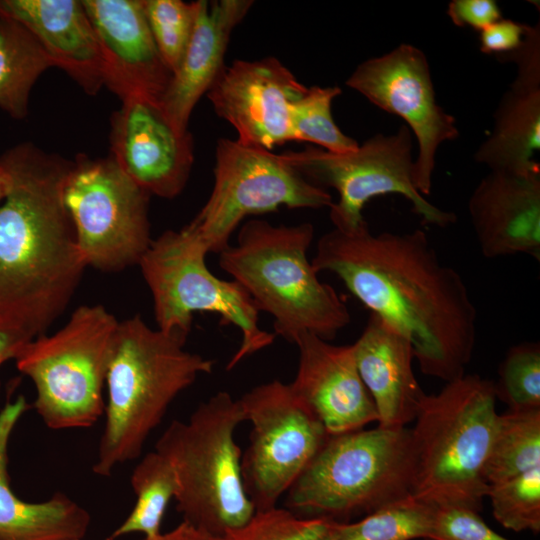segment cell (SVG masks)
<instances>
[{
  "instance_id": "8992f818",
  "label": "cell",
  "mask_w": 540,
  "mask_h": 540,
  "mask_svg": "<svg viewBox=\"0 0 540 540\" xmlns=\"http://www.w3.org/2000/svg\"><path fill=\"white\" fill-rule=\"evenodd\" d=\"M414 477L410 428L329 435L286 492L285 505L300 517L345 522L412 497Z\"/></svg>"
},
{
  "instance_id": "9c48e42d",
  "label": "cell",
  "mask_w": 540,
  "mask_h": 540,
  "mask_svg": "<svg viewBox=\"0 0 540 540\" xmlns=\"http://www.w3.org/2000/svg\"><path fill=\"white\" fill-rule=\"evenodd\" d=\"M208 253L184 227L152 240L138 265L152 294L158 329L188 337L194 313L210 312L222 325L240 330L242 341L227 364L230 370L270 346L275 334L260 328L258 308L236 281L212 274L205 261Z\"/></svg>"
},
{
  "instance_id": "83f0119b",
  "label": "cell",
  "mask_w": 540,
  "mask_h": 540,
  "mask_svg": "<svg viewBox=\"0 0 540 540\" xmlns=\"http://www.w3.org/2000/svg\"><path fill=\"white\" fill-rule=\"evenodd\" d=\"M436 507L413 496L378 509L357 521L329 520L322 540H426Z\"/></svg>"
},
{
  "instance_id": "6da1fadb",
  "label": "cell",
  "mask_w": 540,
  "mask_h": 540,
  "mask_svg": "<svg viewBox=\"0 0 540 540\" xmlns=\"http://www.w3.org/2000/svg\"><path fill=\"white\" fill-rule=\"evenodd\" d=\"M311 263L406 337L423 374L446 383L465 374L477 310L462 276L441 261L424 231L372 233L366 221L351 231L333 228Z\"/></svg>"
},
{
  "instance_id": "52a82bcc",
  "label": "cell",
  "mask_w": 540,
  "mask_h": 540,
  "mask_svg": "<svg viewBox=\"0 0 540 540\" xmlns=\"http://www.w3.org/2000/svg\"><path fill=\"white\" fill-rule=\"evenodd\" d=\"M244 421L239 399L219 391L187 421H172L155 444L174 471V499L183 521L215 536L243 525L255 513L235 442L236 428Z\"/></svg>"
},
{
  "instance_id": "4316f807",
  "label": "cell",
  "mask_w": 540,
  "mask_h": 540,
  "mask_svg": "<svg viewBox=\"0 0 540 540\" xmlns=\"http://www.w3.org/2000/svg\"><path fill=\"white\" fill-rule=\"evenodd\" d=\"M540 466V409L498 415L485 477L488 485Z\"/></svg>"
},
{
  "instance_id": "f35d334b",
  "label": "cell",
  "mask_w": 540,
  "mask_h": 540,
  "mask_svg": "<svg viewBox=\"0 0 540 540\" xmlns=\"http://www.w3.org/2000/svg\"><path fill=\"white\" fill-rule=\"evenodd\" d=\"M9 184H10L9 174L6 168L4 167V165L2 164V162L0 161V204L8 192Z\"/></svg>"
},
{
  "instance_id": "f1b7e54d",
  "label": "cell",
  "mask_w": 540,
  "mask_h": 540,
  "mask_svg": "<svg viewBox=\"0 0 540 540\" xmlns=\"http://www.w3.org/2000/svg\"><path fill=\"white\" fill-rule=\"evenodd\" d=\"M340 94L338 86L306 87L290 104L293 141L310 142L332 153L356 150L358 142L344 134L332 117V102Z\"/></svg>"
},
{
  "instance_id": "d6a6232c",
  "label": "cell",
  "mask_w": 540,
  "mask_h": 540,
  "mask_svg": "<svg viewBox=\"0 0 540 540\" xmlns=\"http://www.w3.org/2000/svg\"><path fill=\"white\" fill-rule=\"evenodd\" d=\"M329 526L323 518L300 517L286 508L255 511L243 525L226 531L222 540H322Z\"/></svg>"
},
{
  "instance_id": "d4e9b609",
  "label": "cell",
  "mask_w": 540,
  "mask_h": 540,
  "mask_svg": "<svg viewBox=\"0 0 540 540\" xmlns=\"http://www.w3.org/2000/svg\"><path fill=\"white\" fill-rule=\"evenodd\" d=\"M53 64L20 23L0 17V109L14 119L28 114L31 90Z\"/></svg>"
},
{
  "instance_id": "74e56055",
  "label": "cell",
  "mask_w": 540,
  "mask_h": 540,
  "mask_svg": "<svg viewBox=\"0 0 540 540\" xmlns=\"http://www.w3.org/2000/svg\"><path fill=\"white\" fill-rule=\"evenodd\" d=\"M141 540H222V537L212 535L186 521H182L166 533H159L154 537H143Z\"/></svg>"
},
{
  "instance_id": "7402d4cb",
  "label": "cell",
  "mask_w": 540,
  "mask_h": 540,
  "mask_svg": "<svg viewBox=\"0 0 540 540\" xmlns=\"http://www.w3.org/2000/svg\"><path fill=\"white\" fill-rule=\"evenodd\" d=\"M253 3L199 0L192 36L160 102L166 117L179 132L189 131L192 111L225 67L224 56L231 34Z\"/></svg>"
},
{
  "instance_id": "2e32d148",
  "label": "cell",
  "mask_w": 540,
  "mask_h": 540,
  "mask_svg": "<svg viewBox=\"0 0 540 540\" xmlns=\"http://www.w3.org/2000/svg\"><path fill=\"white\" fill-rule=\"evenodd\" d=\"M121 102L111 117V157L150 195L178 196L194 162L190 131L179 132L158 102L143 98Z\"/></svg>"
},
{
  "instance_id": "ac0fdd59",
  "label": "cell",
  "mask_w": 540,
  "mask_h": 540,
  "mask_svg": "<svg viewBox=\"0 0 540 540\" xmlns=\"http://www.w3.org/2000/svg\"><path fill=\"white\" fill-rule=\"evenodd\" d=\"M513 62L517 74L494 113L493 128L474 154L490 171L519 175L540 172L533 157L540 150V25H528L522 46L498 56Z\"/></svg>"
},
{
  "instance_id": "f546056e",
  "label": "cell",
  "mask_w": 540,
  "mask_h": 540,
  "mask_svg": "<svg viewBox=\"0 0 540 540\" xmlns=\"http://www.w3.org/2000/svg\"><path fill=\"white\" fill-rule=\"evenodd\" d=\"M494 518L514 532L540 531V466L488 485Z\"/></svg>"
},
{
  "instance_id": "ab89813d",
  "label": "cell",
  "mask_w": 540,
  "mask_h": 540,
  "mask_svg": "<svg viewBox=\"0 0 540 540\" xmlns=\"http://www.w3.org/2000/svg\"><path fill=\"white\" fill-rule=\"evenodd\" d=\"M74 540H84V538H80V539H74Z\"/></svg>"
},
{
  "instance_id": "484cf974",
  "label": "cell",
  "mask_w": 540,
  "mask_h": 540,
  "mask_svg": "<svg viewBox=\"0 0 540 540\" xmlns=\"http://www.w3.org/2000/svg\"><path fill=\"white\" fill-rule=\"evenodd\" d=\"M130 482L136 495L135 505L106 540H116L130 533H142L144 537L161 533L163 516L177 492L171 465L155 450L149 452L133 469Z\"/></svg>"
},
{
  "instance_id": "e575fe53",
  "label": "cell",
  "mask_w": 540,
  "mask_h": 540,
  "mask_svg": "<svg viewBox=\"0 0 540 540\" xmlns=\"http://www.w3.org/2000/svg\"><path fill=\"white\" fill-rule=\"evenodd\" d=\"M527 28L526 24L502 18L480 31V50L496 57L512 53L524 43Z\"/></svg>"
},
{
  "instance_id": "603a6c76",
  "label": "cell",
  "mask_w": 540,
  "mask_h": 540,
  "mask_svg": "<svg viewBox=\"0 0 540 540\" xmlns=\"http://www.w3.org/2000/svg\"><path fill=\"white\" fill-rule=\"evenodd\" d=\"M352 345L358 372L377 411L378 426L407 427L425 395L413 372L410 341L370 313L362 334Z\"/></svg>"
},
{
  "instance_id": "d6986e66",
  "label": "cell",
  "mask_w": 540,
  "mask_h": 540,
  "mask_svg": "<svg viewBox=\"0 0 540 540\" xmlns=\"http://www.w3.org/2000/svg\"><path fill=\"white\" fill-rule=\"evenodd\" d=\"M295 345L298 369L289 383L320 419L329 435L363 429L377 422L373 400L357 369L353 345H334L302 334Z\"/></svg>"
},
{
  "instance_id": "9a60e30c",
  "label": "cell",
  "mask_w": 540,
  "mask_h": 540,
  "mask_svg": "<svg viewBox=\"0 0 540 540\" xmlns=\"http://www.w3.org/2000/svg\"><path fill=\"white\" fill-rule=\"evenodd\" d=\"M305 89L280 60L266 57L225 65L206 94L238 142L271 151L293 141L290 104Z\"/></svg>"
},
{
  "instance_id": "d590c367",
  "label": "cell",
  "mask_w": 540,
  "mask_h": 540,
  "mask_svg": "<svg viewBox=\"0 0 540 540\" xmlns=\"http://www.w3.org/2000/svg\"><path fill=\"white\" fill-rule=\"evenodd\" d=\"M447 15L458 27H471L482 31L502 19L501 10L494 0H452Z\"/></svg>"
},
{
  "instance_id": "8fae6325",
  "label": "cell",
  "mask_w": 540,
  "mask_h": 540,
  "mask_svg": "<svg viewBox=\"0 0 540 540\" xmlns=\"http://www.w3.org/2000/svg\"><path fill=\"white\" fill-rule=\"evenodd\" d=\"M332 195L293 167L282 154L220 138L215 149L212 192L185 227L207 248L220 253L248 216L280 207H331Z\"/></svg>"
},
{
  "instance_id": "1f68e13d",
  "label": "cell",
  "mask_w": 540,
  "mask_h": 540,
  "mask_svg": "<svg viewBox=\"0 0 540 540\" xmlns=\"http://www.w3.org/2000/svg\"><path fill=\"white\" fill-rule=\"evenodd\" d=\"M142 5L156 46L173 74L192 36L199 0H142Z\"/></svg>"
},
{
  "instance_id": "4dcf8cb0",
  "label": "cell",
  "mask_w": 540,
  "mask_h": 540,
  "mask_svg": "<svg viewBox=\"0 0 540 540\" xmlns=\"http://www.w3.org/2000/svg\"><path fill=\"white\" fill-rule=\"evenodd\" d=\"M496 398L508 410L540 409V344L522 342L512 346L498 369Z\"/></svg>"
},
{
  "instance_id": "ba28073f",
  "label": "cell",
  "mask_w": 540,
  "mask_h": 540,
  "mask_svg": "<svg viewBox=\"0 0 540 540\" xmlns=\"http://www.w3.org/2000/svg\"><path fill=\"white\" fill-rule=\"evenodd\" d=\"M119 321L102 305H82L52 335L28 342L15 358L36 390L34 408L50 429L93 426L104 414L103 389Z\"/></svg>"
},
{
  "instance_id": "836d02e7",
  "label": "cell",
  "mask_w": 540,
  "mask_h": 540,
  "mask_svg": "<svg viewBox=\"0 0 540 540\" xmlns=\"http://www.w3.org/2000/svg\"><path fill=\"white\" fill-rule=\"evenodd\" d=\"M426 540H509L490 528L479 512L461 507H436Z\"/></svg>"
},
{
  "instance_id": "5bb4252c",
  "label": "cell",
  "mask_w": 540,
  "mask_h": 540,
  "mask_svg": "<svg viewBox=\"0 0 540 540\" xmlns=\"http://www.w3.org/2000/svg\"><path fill=\"white\" fill-rule=\"evenodd\" d=\"M346 86L378 108L396 115L417 140L413 181L417 191L429 195L436 152L441 144L459 137L456 119L437 103L426 55L411 44H400L382 56L361 62Z\"/></svg>"
},
{
  "instance_id": "30bf717a",
  "label": "cell",
  "mask_w": 540,
  "mask_h": 540,
  "mask_svg": "<svg viewBox=\"0 0 540 540\" xmlns=\"http://www.w3.org/2000/svg\"><path fill=\"white\" fill-rule=\"evenodd\" d=\"M412 150V133L401 125L393 134L372 136L354 151L332 153L308 146L282 155L310 182L337 191L338 201L330 207V219L336 229L355 230L365 222L362 210L366 203L391 193L409 200L424 225L446 228L457 217L436 207L417 191Z\"/></svg>"
},
{
  "instance_id": "5b68a950",
  "label": "cell",
  "mask_w": 540,
  "mask_h": 540,
  "mask_svg": "<svg viewBox=\"0 0 540 540\" xmlns=\"http://www.w3.org/2000/svg\"><path fill=\"white\" fill-rule=\"evenodd\" d=\"M494 382L477 374L423 396L410 428L415 451L413 497L434 507L480 512L486 464L498 421Z\"/></svg>"
},
{
  "instance_id": "3957f363",
  "label": "cell",
  "mask_w": 540,
  "mask_h": 540,
  "mask_svg": "<svg viewBox=\"0 0 540 540\" xmlns=\"http://www.w3.org/2000/svg\"><path fill=\"white\" fill-rule=\"evenodd\" d=\"M187 337L148 326L140 316L119 321L106 372L105 424L93 465L110 476L138 458L174 399L214 361L185 349Z\"/></svg>"
},
{
  "instance_id": "277c9868",
  "label": "cell",
  "mask_w": 540,
  "mask_h": 540,
  "mask_svg": "<svg viewBox=\"0 0 540 540\" xmlns=\"http://www.w3.org/2000/svg\"><path fill=\"white\" fill-rule=\"evenodd\" d=\"M314 227L245 222L236 244L219 253V265L273 317L274 334L294 343L305 333L331 341L351 321L344 300L322 282L308 260Z\"/></svg>"
},
{
  "instance_id": "cb8c5ba5",
  "label": "cell",
  "mask_w": 540,
  "mask_h": 540,
  "mask_svg": "<svg viewBox=\"0 0 540 540\" xmlns=\"http://www.w3.org/2000/svg\"><path fill=\"white\" fill-rule=\"evenodd\" d=\"M24 397L0 412V540H74L84 538L91 516L62 492L43 502L19 499L9 485L7 449L13 429L27 410Z\"/></svg>"
},
{
  "instance_id": "7a4b0ae2",
  "label": "cell",
  "mask_w": 540,
  "mask_h": 540,
  "mask_svg": "<svg viewBox=\"0 0 540 540\" xmlns=\"http://www.w3.org/2000/svg\"><path fill=\"white\" fill-rule=\"evenodd\" d=\"M10 184L0 204V318L44 334L87 268L63 199L72 161L31 142L0 156Z\"/></svg>"
},
{
  "instance_id": "4fadbf2b",
  "label": "cell",
  "mask_w": 540,
  "mask_h": 540,
  "mask_svg": "<svg viewBox=\"0 0 540 540\" xmlns=\"http://www.w3.org/2000/svg\"><path fill=\"white\" fill-rule=\"evenodd\" d=\"M239 401L251 423L241 459L245 491L255 511L268 510L277 507L329 433L290 384L279 380L254 387Z\"/></svg>"
},
{
  "instance_id": "e0dca14e",
  "label": "cell",
  "mask_w": 540,
  "mask_h": 540,
  "mask_svg": "<svg viewBox=\"0 0 540 540\" xmlns=\"http://www.w3.org/2000/svg\"><path fill=\"white\" fill-rule=\"evenodd\" d=\"M94 28L104 86L121 101L161 99L172 72L149 29L142 0H81Z\"/></svg>"
},
{
  "instance_id": "44dd1931",
  "label": "cell",
  "mask_w": 540,
  "mask_h": 540,
  "mask_svg": "<svg viewBox=\"0 0 540 540\" xmlns=\"http://www.w3.org/2000/svg\"><path fill=\"white\" fill-rule=\"evenodd\" d=\"M0 17L23 25L53 67L62 69L84 92L104 86L100 50L88 14L78 0H0Z\"/></svg>"
},
{
  "instance_id": "7c38bea8",
  "label": "cell",
  "mask_w": 540,
  "mask_h": 540,
  "mask_svg": "<svg viewBox=\"0 0 540 540\" xmlns=\"http://www.w3.org/2000/svg\"><path fill=\"white\" fill-rule=\"evenodd\" d=\"M150 196L110 154L75 157L65 179L63 199L87 267L116 272L138 265L153 240Z\"/></svg>"
},
{
  "instance_id": "8d00e7d4",
  "label": "cell",
  "mask_w": 540,
  "mask_h": 540,
  "mask_svg": "<svg viewBox=\"0 0 540 540\" xmlns=\"http://www.w3.org/2000/svg\"><path fill=\"white\" fill-rule=\"evenodd\" d=\"M34 337L23 328L0 318V365L16 358L23 347Z\"/></svg>"
},
{
  "instance_id": "ffe728a7",
  "label": "cell",
  "mask_w": 540,
  "mask_h": 540,
  "mask_svg": "<svg viewBox=\"0 0 540 540\" xmlns=\"http://www.w3.org/2000/svg\"><path fill=\"white\" fill-rule=\"evenodd\" d=\"M468 212L486 258L526 254L540 260V172L490 171L473 190Z\"/></svg>"
}]
</instances>
